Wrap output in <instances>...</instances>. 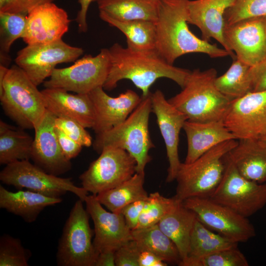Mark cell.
<instances>
[{
    "mask_svg": "<svg viewBox=\"0 0 266 266\" xmlns=\"http://www.w3.org/2000/svg\"><path fill=\"white\" fill-rule=\"evenodd\" d=\"M0 180L19 190L25 188L52 198H61L70 192L84 201L88 193L82 187L76 186L71 178L48 173L28 160L6 165L0 172Z\"/></svg>",
    "mask_w": 266,
    "mask_h": 266,
    "instance_id": "9",
    "label": "cell"
},
{
    "mask_svg": "<svg viewBox=\"0 0 266 266\" xmlns=\"http://www.w3.org/2000/svg\"><path fill=\"white\" fill-rule=\"evenodd\" d=\"M55 129L60 146L65 157L69 160L76 157L81 151L82 146L60 129L55 127Z\"/></svg>",
    "mask_w": 266,
    "mask_h": 266,
    "instance_id": "42",
    "label": "cell"
},
{
    "mask_svg": "<svg viewBox=\"0 0 266 266\" xmlns=\"http://www.w3.org/2000/svg\"><path fill=\"white\" fill-rule=\"evenodd\" d=\"M98 0H78L80 8L78 11L75 20L78 24L80 32L86 33L88 30L87 14L88 9L92 2Z\"/></svg>",
    "mask_w": 266,
    "mask_h": 266,
    "instance_id": "45",
    "label": "cell"
},
{
    "mask_svg": "<svg viewBox=\"0 0 266 266\" xmlns=\"http://www.w3.org/2000/svg\"><path fill=\"white\" fill-rule=\"evenodd\" d=\"M100 18L120 31L126 37L127 47L142 52L156 50L155 22L144 20H119L100 12Z\"/></svg>",
    "mask_w": 266,
    "mask_h": 266,
    "instance_id": "27",
    "label": "cell"
},
{
    "mask_svg": "<svg viewBox=\"0 0 266 266\" xmlns=\"http://www.w3.org/2000/svg\"><path fill=\"white\" fill-rule=\"evenodd\" d=\"M183 129L187 139V152L184 162L187 164L194 162L221 143L237 139L223 121L198 122L187 120Z\"/></svg>",
    "mask_w": 266,
    "mask_h": 266,
    "instance_id": "23",
    "label": "cell"
},
{
    "mask_svg": "<svg viewBox=\"0 0 266 266\" xmlns=\"http://www.w3.org/2000/svg\"><path fill=\"white\" fill-rule=\"evenodd\" d=\"M217 71L214 68L191 71L182 91L168 101L182 112L187 120L206 122L223 121L232 100L216 88Z\"/></svg>",
    "mask_w": 266,
    "mask_h": 266,
    "instance_id": "3",
    "label": "cell"
},
{
    "mask_svg": "<svg viewBox=\"0 0 266 266\" xmlns=\"http://www.w3.org/2000/svg\"><path fill=\"white\" fill-rule=\"evenodd\" d=\"M224 36L231 52L249 66L266 60V16L225 25Z\"/></svg>",
    "mask_w": 266,
    "mask_h": 266,
    "instance_id": "14",
    "label": "cell"
},
{
    "mask_svg": "<svg viewBox=\"0 0 266 266\" xmlns=\"http://www.w3.org/2000/svg\"><path fill=\"white\" fill-rule=\"evenodd\" d=\"M235 0H189L187 4V22L197 26L200 31L202 39L217 40L230 54L224 36L225 27L224 15Z\"/></svg>",
    "mask_w": 266,
    "mask_h": 266,
    "instance_id": "21",
    "label": "cell"
},
{
    "mask_svg": "<svg viewBox=\"0 0 266 266\" xmlns=\"http://www.w3.org/2000/svg\"><path fill=\"white\" fill-rule=\"evenodd\" d=\"M238 243L219 233L212 232L197 217L191 234L189 254L186 259L200 257L237 247Z\"/></svg>",
    "mask_w": 266,
    "mask_h": 266,
    "instance_id": "32",
    "label": "cell"
},
{
    "mask_svg": "<svg viewBox=\"0 0 266 266\" xmlns=\"http://www.w3.org/2000/svg\"><path fill=\"white\" fill-rule=\"evenodd\" d=\"M266 144V130L259 138Z\"/></svg>",
    "mask_w": 266,
    "mask_h": 266,
    "instance_id": "48",
    "label": "cell"
},
{
    "mask_svg": "<svg viewBox=\"0 0 266 266\" xmlns=\"http://www.w3.org/2000/svg\"><path fill=\"white\" fill-rule=\"evenodd\" d=\"M189 0H159L156 27V51L173 65L180 57L190 53L206 54L217 58L230 56L224 48L200 39L189 28L187 4Z\"/></svg>",
    "mask_w": 266,
    "mask_h": 266,
    "instance_id": "2",
    "label": "cell"
},
{
    "mask_svg": "<svg viewBox=\"0 0 266 266\" xmlns=\"http://www.w3.org/2000/svg\"><path fill=\"white\" fill-rule=\"evenodd\" d=\"M181 201L174 197L166 198L156 192L150 194L141 213L136 229L144 228L157 225Z\"/></svg>",
    "mask_w": 266,
    "mask_h": 266,
    "instance_id": "35",
    "label": "cell"
},
{
    "mask_svg": "<svg viewBox=\"0 0 266 266\" xmlns=\"http://www.w3.org/2000/svg\"><path fill=\"white\" fill-rule=\"evenodd\" d=\"M159 0H98L99 11L119 20L156 22Z\"/></svg>",
    "mask_w": 266,
    "mask_h": 266,
    "instance_id": "28",
    "label": "cell"
},
{
    "mask_svg": "<svg viewBox=\"0 0 266 266\" xmlns=\"http://www.w3.org/2000/svg\"><path fill=\"white\" fill-rule=\"evenodd\" d=\"M250 66L235 57L227 71L216 78V88L232 101L252 92Z\"/></svg>",
    "mask_w": 266,
    "mask_h": 266,
    "instance_id": "33",
    "label": "cell"
},
{
    "mask_svg": "<svg viewBox=\"0 0 266 266\" xmlns=\"http://www.w3.org/2000/svg\"><path fill=\"white\" fill-rule=\"evenodd\" d=\"M55 126L82 147H90L93 144L92 137L86 128L75 120L56 118Z\"/></svg>",
    "mask_w": 266,
    "mask_h": 266,
    "instance_id": "39",
    "label": "cell"
},
{
    "mask_svg": "<svg viewBox=\"0 0 266 266\" xmlns=\"http://www.w3.org/2000/svg\"><path fill=\"white\" fill-rule=\"evenodd\" d=\"M46 109L57 118L75 120L85 128H91L95 122V111L89 94H72L59 88L41 91Z\"/></svg>",
    "mask_w": 266,
    "mask_h": 266,
    "instance_id": "22",
    "label": "cell"
},
{
    "mask_svg": "<svg viewBox=\"0 0 266 266\" xmlns=\"http://www.w3.org/2000/svg\"><path fill=\"white\" fill-rule=\"evenodd\" d=\"M152 112L156 115L157 123L164 139L169 166L166 182L175 180L181 162L178 155L179 133L187 117L167 100L160 90L151 93Z\"/></svg>",
    "mask_w": 266,
    "mask_h": 266,
    "instance_id": "17",
    "label": "cell"
},
{
    "mask_svg": "<svg viewBox=\"0 0 266 266\" xmlns=\"http://www.w3.org/2000/svg\"><path fill=\"white\" fill-rule=\"evenodd\" d=\"M145 174L135 172L119 185L96 195L99 201L110 211L120 213L126 205L146 200L149 195L144 188Z\"/></svg>",
    "mask_w": 266,
    "mask_h": 266,
    "instance_id": "29",
    "label": "cell"
},
{
    "mask_svg": "<svg viewBox=\"0 0 266 266\" xmlns=\"http://www.w3.org/2000/svg\"><path fill=\"white\" fill-rule=\"evenodd\" d=\"M70 23L66 10L53 2L44 3L27 15L22 38L27 44L58 41L68 31Z\"/></svg>",
    "mask_w": 266,
    "mask_h": 266,
    "instance_id": "19",
    "label": "cell"
},
{
    "mask_svg": "<svg viewBox=\"0 0 266 266\" xmlns=\"http://www.w3.org/2000/svg\"><path fill=\"white\" fill-rule=\"evenodd\" d=\"M27 15L0 12V65L8 67L11 62L9 53L13 43L24 34Z\"/></svg>",
    "mask_w": 266,
    "mask_h": 266,
    "instance_id": "34",
    "label": "cell"
},
{
    "mask_svg": "<svg viewBox=\"0 0 266 266\" xmlns=\"http://www.w3.org/2000/svg\"><path fill=\"white\" fill-rule=\"evenodd\" d=\"M182 203L208 228L233 241L245 242L256 235L254 227L247 218L208 197H191Z\"/></svg>",
    "mask_w": 266,
    "mask_h": 266,
    "instance_id": "13",
    "label": "cell"
},
{
    "mask_svg": "<svg viewBox=\"0 0 266 266\" xmlns=\"http://www.w3.org/2000/svg\"><path fill=\"white\" fill-rule=\"evenodd\" d=\"M110 68L109 49H101L96 56L87 55L74 64L55 68L43 85L46 88H59L76 94H89L103 87Z\"/></svg>",
    "mask_w": 266,
    "mask_h": 266,
    "instance_id": "10",
    "label": "cell"
},
{
    "mask_svg": "<svg viewBox=\"0 0 266 266\" xmlns=\"http://www.w3.org/2000/svg\"><path fill=\"white\" fill-rule=\"evenodd\" d=\"M132 235L140 250L151 252L167 264L180 265L181 258L177 247L158 224L132 230Z\"/></svg>",
    "mask_w": 266,
    "mask_h": 266,
    "instance_id": "31",
    "label": "cell"
},
{
    "mask_svg": "<svg viewBox=\"0 0 266 266\" xmlns=\"http://www.w3.org/2000/svg\"><path fill=\"white\" fill-rule=\"evenodd\" d=\"M224 123L239 139H259L266 130V90L232 101Z\"/></svg>",
    "mask_w": 266,
    "mask_h": 266,
    "instance_id": "15",
    "label": "cell"
},
{
    "mask_svg": "<svg viewBox=\"0 0 266 266\" xmlns=\"http://www.w3.org/2000/svg\"><path fill=\"white\" fill-rule=\"evenodd\" d=\"M83 53L82 48L71 46L61 39L27 44L17 52L15 62L38 86L50 77L57 65L76 61Z\"/></svg>",
    "mask_w": 266,
    "mask_h": 266,
    "instance_id": "12",
    "label": "cell"
},
{
    "mask_svg": "<svg viewBox=\"0 0 266 266\" xmlns=\"http://www.w3.org/2000/svg\"><path fill=\"white\" fill-rule=\"evenodd\" d=\"M136 162L126 150L115 147L104 148L79 176L82 187L97 195L113 188L136 172Z\"/></svg>",
    "mask_w": 266,
    "mask_h": 266,
    "instance_id": "11",
    "label": "cell"
},
{
    "mask_svg": "<svg viewBox=\"0 0 266 266\" xmlns=\"http://www.w3.org/2000/svg\"><path fill=\"white\" fill-rule=\"evenodd\" d=\"M140 249L134 239H132L115 251V266H138Z\"/></svg>",
    "mask_w": 266,
    "mask_h": 266,
    "instance_id": "40",
    "label": "cell"
},
{
    "mask_svg": "<svg viewBox=\"0 0 266 266\" xmlns=\"http://www.w3.org/2000/svg\"><path fill=\"white\" fill-rule=\"evenodd\" d=\"M0 100L5 114L23 129H34L47 110L41 91L16 65L0 84Z\"/></svg>",
    "mask_w": 266,
    "mask_h": 266,
    "instance_id": "5",
    "label": "cell"
},
{
    "mask_svg": "<svg viewBox=\"0 0 266 266\" xmlns=\"http://www.w3.org/2000/svg\"><path fill=\"white\" fill-rule=\"evenodd\" d=\"M77 200L71 209L59 240L56 261L59 266H95L98 256L94 246L89 214Z\"/></svg>",
    "mask_w": 266,
    "mask_h": 266,
    "instance_id": "7",
    "label": "cell"
},
{
    "mask_svg": "<svg viewBox=\"0 0 266 266\" xmlns=\"http://www.w3.org/2000/svg\"><path fill=\"white\" fill-rule=\"evenodd\" d=\"M196 218V214L181 202L158 224L177 247L181 262L188 256L191 234Z\"/></svg>",
    "mask_w": 266,
    "mask_h": 266,
    "instance_id": "26",
    "label": "cell"
},
{
    "mask_svg": "<svg viewBox=\"0 0 266 266\" xmlns=\"http://www.w3.org/2000/svg\"><path fill=\"white\" fill-rule=\"evenodd\" d=\"M54 0H0V12L28 13L38 5Z\"/></svg>",
    "mask_w": 266,
    "mask_h": 266,
    "instance_id": "41",
    "label": "cell"
},
{
    "mask_svg": "<svg viewBox=\"0 0 266 266\" xmlns=\"http://www.w3.org/2000/svg\"><path fill=\"white\" fill-rule=\"evenodd\" d=\"M89 95L95 108V122L92 129L96 134L107 131L124 122L142 100V97L131 89L118 97H112L101 86Z\"/></svg>",
    "mask_w": 266,
    "mask_h": 266,
    "instance_id": "20",
    "label": "cell"
},
{
    "mask_svg": "<svg viewBox=\"0 0 266 266\" xmlns=\"http://www.w3.org/2000/svg\"><path fill=\"white\" fill-rule=\"evenodd\" d=\"M228 155L239 173L259 183L266 182V144L260 139H239Z\"/></svg>",
    "mask_w": 266,
    "mask_h": 266,
    "instance_id": "24",
    "label": "cell"
},
{
    "mask_svg": "<svg viewBox=\"0 0 266 266\" xmlns=\"http://www.w3.org/2000/svg\"><path fill=\"white\" fill-rule=\"evenodd\" d=\"M33 138L24 129L0 121V164L31 159Z\"/></svg>",
    "mask_w": 266,
    "mask_h": 266,
    "instance_id": "30",
    "label": "cell"
},
{
    "mask_svg": "<svg viewBox=\"0 0 266 266\" xmlns=\"http://www.w3.org/2000/svg\"><path fill=\"white\" fill-rule=\"evenodd\" d=\"M138 266H166L167 263L153 253L141 250L138 257Z\"/></svg>",
    "mask_w": 266,
    "mask_h": 266,
    "instance_id": "46",
    "label": "cell"
},
{
    "mask_svg": "<svg viewBox=\"0 0 266 266\" xmlns=\"http://www.w3.org/2000/svg\"><path fill=\"white\" fill-rule=\"evenodd\" d=\"M115 251H104L100 253L97 258L95 266H115Z\"/></svg>",
    "mask_w": 266,
    "mask_h": 266,
    "instance_id": "47",
    "label": "cell"
},
{
    "mask_svg": "<svg viewBox=\"0 0 266 266\" xmlns=\"http://www.w3.org/2000/svg\"><path fill=\"white\" fill-rule=\"evenodd\" d=\"M249 73L252 92L266 90V60L250 66Z\"/></svg>",
    "mask_w": 266,
    "mask_h": 266,
    "instance_id": "44",
    "label": "cell"
},
{
    "mask_svg": "<svg viewBox=\"0 0 266 266\" xmlns=\"http://www.w3.org/2000/svg\"><path fill=\"white\" fill-rule=\"evenodd\" d=\"M180 266H248L249 263L237 247L223 249L194 258H187Z\"/></svg>",
    "mask_w": 266,
    "mask_h": 266,
    "instance_id": "36",
    "label": "cell"
},
{
    "mask_svg": "<svg viewBox=\"0 0 266 266\" xmlns=\"http://www.w3.org/2000/svg\"><path fill=\"white\" fill-rule=\"evenodd\" d=\"M110 68L103 88L110 91L118 82L128 79L142 93V97L151 94L150 87L158 79L166 78L180 86H185L191 72L168 63L156 51H136L118 43L109 49Z\"/></svg>",
    "mask_w": 266,
    "mask_h": 266,
    "instance_id": "1",
    "label": "cell"
},
{
    "mask_svg": "<svg viewBox=\"0 0 266 266\" xmlns=\"http://www.w3.org/2000/svg\"><path fill=\"white\" fill-rule=\"evenodd\" d=\"M145 200L133 202L125 206L121 211L128 227L131 230L135 229L142 212Z\"/></svg>",
    "mask_w": 266,
    "mask_h": 266,
    "instance_id": "43",
    "label": "cell"
},
{
    "mask_svg": "<svg viewBox=\"0 0 266 266\" xmlns=\"http://www.w3.org/2000/svg\"><path fill=\"white\" fill-rule=\"evenodd\" d=\"M261 16H266V0H235L225 13V25Z\"/></svg>",
    "mask_w": 266,
    "mask_h": 266,
    "instance_id": "38",
    "label": "cell"
},
{
    "mask_svg": "<svg viewBox=\"0 0 266 266\" xmlns=\"http://www.w3.org/2000/svg\"><path fill=\"white\" fill-rule=\"evenodd\" d=\"M237 143L236 139L214 147L194 162L181 163L174 196L182 202L193 197H209L220 182L225 170L224 157Z\"/></svg>",
    "mask_w": 266,
    "mask_h": 266,
    "instance_id": "6",
    "label": "cell"
},
{
    "mask_svg": "<svg viewBox=\"0 0 266 266\" xmlns=\"http://www.w3.org/2000/svg\"><path fill=\"white\" fill-rule=\"evenodd\" d=\"M151 94L142 100L122 123L110 130L96 134L94 149L100 154L111 147L127 151L136 162V172L145 174V168L152 157L149 152L155 147L150 135L149 119L152 112Z\"/></svg>",
    "mask_w": 266,
    "mask_h": 266,
    "instance_id": "4",
    "label": "cell"
},
{
    "mask_svg": "<svg viewBox=\"0 0 266 266\" xmlns=\"http://www.w3.org/2000/svg\"><path fill=\"white\" fill-rule=\"evenodd\" d=\"M31 256L21 241L7 234L0 237V266H28Z\"/></svg>",
    "mask_w": 266,
    "mask_h": 266,
    "instance_id": "37",
    "label": "cell"
},
{
    "mask_svg": "<svg viewBox=\"0 0 266 266\" xmlns=\"http://www.w3.org/2000/svg\"><path fill=\"white\" fill-rule=\"evenodd\" d=\"M52 198L27 190L13 192L0 186V208L21 217L27 223L34 222L46 207L62 202Z\"/></svg>",
    "mask_w": 266,
    "mask_h": 266,
    "instance_id": "25",
    "label": "cell"
},
{
    "mask_svg": "<svg viewBox=\"0 0 266 266\" xmlns=\"http://www.w3.org/2000/svg\"><path fill=\"white\" fill-rule=\"evenodd\" d=\"M56 118L46 110L43 119L34 129L35 135L31 159L47 173L59 176L68 171L71 164L60 146L55 129Z\"/></svg>",
    "mask_w": 266,
    "mask_h": 266,
    "instance_id": "18",
    "label": "cell"
},
{
    "mask_svg": "<svg viewBox=\"0 0 266 266\" xmlns=\"http://www.w3.org/2000/svg\"><path fill=\"white\" fill-rule=\"evenodd\" d=\"M224 161L225 170L222 179L208 198L248 218L266 204V182L259 183L242 176L228 153Z\"/></svg>",
    "mask_w": 266,
    "mask_h": 266,
    "instance_id": "8",
    "label": "cell"
},
{
    "mask_svg": "<svg viewBox=\"0 0 266 266\" xmlns=\"http://www.w3.org/2000/svg\"><path fill=\"white\" fill-rule=\"evenodd\" d=\"M84 201L94 222L93 245L98 255L104 251H116L133 239L132 230L121 213L107 211L95 195H87Z\"/></svg>",
    "mask_w": 266,
    "mask_h": 266,
    "instance_id": "16",
    "label": "cell"
}]
</instances>
